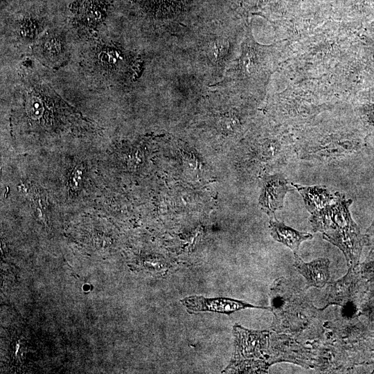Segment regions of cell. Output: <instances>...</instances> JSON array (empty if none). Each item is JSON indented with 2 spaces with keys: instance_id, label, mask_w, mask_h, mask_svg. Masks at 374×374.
<instances>
[{
  "instance_id": "6da1fadb",
  "label": "cell",
  "mask_w": 374,
  "mask_h": 374,
  "mask_svg": "<svg viewBox=\"0 0 374 374\" xmlns=\"http://www.w3.org/2000/svg\"><path fill=\"white\" fill-rule=\"evenodd\" d=\"M294 188L311 215L309 220L313 231L321 233L325 240L339 248L348 267H354L360 254L362 238L349 211L352 199H346L344 194L339 192L332 194L323 186L295 184Z\"/></svg>"
},
{
  "instance_id": "7a4b0ae2",
  "label": "cell",
  "mask_w": 374,
  "mask_h": 374,
  "mask_svg": "<svg viewBox=\"0 0 374 374\" xmlns=\"http://www.w3.org/2000/svg\"><path fill=\"white\" fill-rule=\"evenodd\" d=\"M270 303L274 332L290 335L308 346L322 338L321 310L293 281L284 277L277 278L270 289Z\"/></svg>"
},
{
  "instance_id": "3957f363",
  "label": "cell",
  "mask_w": 374,
  "mask_h": 374,
  "mask_svg": "<svg viewBox=\"0 0 374 374\" xmlns=\"http://www.w3.org/2000/svg\"><path fill=\"white\" fill-rule=\"evenodd\" d=\"M235 351L233 364L244 373H266L270 366L267 350L270 332L235 326Z\"/></svg>"
},
{
  "instance_id": "277c9868",
  "label": "cell",
  "mask_w": 374,
  "mask_h": 374,
  "mask_svg": "<svg viewBox=\"0 0 374 374\" xmlns=\"http://www.w3.org/2000/svg\"><path fill=\"white\" fill-rule=\"evenodd\" d=\"M267 356L270 366L286 362L305 368H314L311 346L285 333L270 332Z\"/></svg>"
},
{
  "instance_id": "5b68a950",
  "label": "cell",
  "mask_w": 374,
  "mask_h": 374,
  "mask_svg": "<svg viewBox=\"0 0 374 374\" xmlns=\"http://www.w3.org/2000/svg\"><path fill=\"white\" fill-rule=\"evenodd\" d=\"M356 275L353 267H350L347 274L340 279L328 285L323 298L325 310L329 305H336L341 308L342 315L352 312L355 299Z\"/></svg>"
},
{
  "instance_id": "8992f818",
  "label": "cell",
  "mask_w": 374,
  "mask_h": 374,
  "mask_svg": "<svg viewBox=\"0 0 374 374\" xmlns=\"http://www.w3.org/2000/svg\"><path fill=\"white\" fill-rule=\"evenodd\" d=\"M188 311H211L230 314L231 313L245 308H260L269 310L268 307L255 306L250 303L226 298L207 299L203 296H191L181 301Z\"/></svg>"
},
{
  "instance_id": "52a82bcc",
  "label": "cell",
  "mask_w": 374,
  "mask_h": 374,
  "mask_svg": "<svg viewBox=\"0 0 374 374\" xmlns=\"http://www.w3.org/2000/svg\"><path fill=\"white\" fill-rule=\"evenodd\" d=\"M292 188L288 180L282 175H275L264 179L259 204L262 209L269 215L274 216L276 210L283 207L284 198Z\"/></svg>"
},
{
  "instance_id": "ba28073f",
  "label": "cell",
  "mask_w": 374,
  "mask_h": 374,
  "mask_svg": "<svg viewBox=\"0 0 374 374\" xmlns=\"http://www.w3.org/2000/svg\"><path fill=\"white\" fill-rule=\"evenodd\" d=\"M294 255V266L305 278L306 287H323L330 279V261L326 258H319L310 262H305L298 253Z\"/></svg>"
},
{
  "instance_id": "9c48e42d",
  "label": "cell",
  "mask_w": 374,
  "mask_h": 374,
  "mask_svg": "<svg viewBox=\"0 0 374 374\" xmlns=\"http://www.w3.org/2000/svg\"><path fill=\"white\" fill-rule=\"evenodd\" d=\"M269 227L273 238L290 248L294 254L298 253L301 242L313 238L311 233L296 231L280 222L275 217L274 220H270Z\"/></svg>"
},
{
  "instance_id": "30bf717a",
  "label": "cell",
  "mask_w": 374,
  "mask_h": 374,
  "mask_svg": "<svg viewBox=\"0 0 374 374\" xmlns=\"http://www.w3.org/2000/svg\"><path fill=\"white\" fill-rule=\"evenodd\" d=\"M93 54V66L101 74L115 71L123 59L122 52L114 46L99 45Z\"/></svg>"
},
{
  "instance_id": "8fae6325",
  "label": "cell",
  "mask_w": 374,
  "mask_h": 374,
  "mask_svg": "<svg viewBox=\"0 0 374 374\" xmlns=\"http://www.w3.org/2000/svg\"><path fill=\"white\" fill-rule=\"evenodd\" d=\"M103 0H79L75 7L78 20L84 26L93 28L104 19L107 5Z\"/></svg>"
},
{
  "instance_id": "7c38bea8",
  "label": "cell",
  "mask_w": 374,
  "mask_h": 374,
  "mask_svg": "<svg viewBox=\"0 0 374 374\" xmlns=\"http://www.w3.org/2000/svg\"><path fill=\"white\" fill-rule=\"evenodd\" d=\"M39 46L42 57L48 62H56L64 57V38L59 34H46L41 39Z\"/></svg>"
},
{
  "instance_id": "4fadbf2b",
  "label": "cell",
  "mask_w": 374,
  "mask_h": 374,
  "mask_svg": "<svg viewBox=\"0 0 374 374\" xmlns=\"http://www.w3.org/2000/svg\"><path fill=\"white\" fill-rule=\"evenodd\" d=\"M18 34L24 40L34 39L39 33L38 23L33 19H26L19 23Z\"/></svg>"
}]
</instances>
